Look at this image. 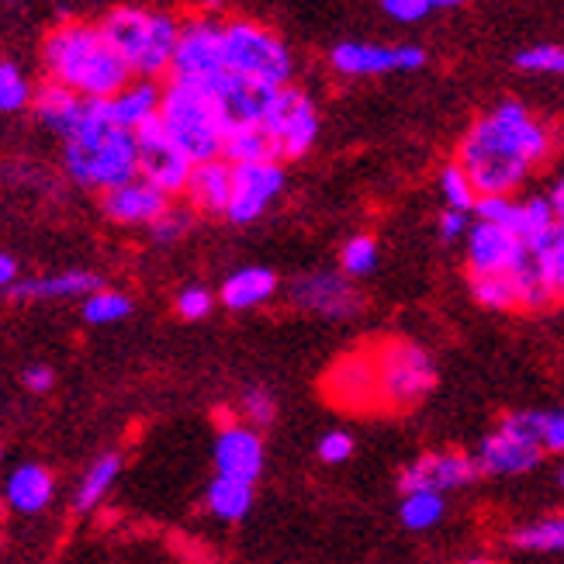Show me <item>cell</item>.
Here are the masks:
<instances>
[{
    "instance_id": "1",
    "label": "cell",
    "mask_w": 564,
    "mask_h": 564,
    "mask_svg": "<svg viewBox=\"0 0 564 564\" xmlns=\"http://www.w3.org/2000/svg\"><path fill=\"white\" fill-rule=\"evenodd\" d=\"M547 156L551 132L520 101H502L478 118L457 145V163L478 194H512Z\"/></svg>"
},
{
    "instance_id": "2",
    "label": "cell",
    "mask_w": 564,
    "mask_h": 564,
    "mask_svg": "<svg viewBox=\"0 0 564 564\" xmlns=\"http://www.w3.org/2000/svg\"><path fill=\"white\" fill-rule=\"evenodd\" d=\"M42 66L48 84L80 94L84 101H108V97H115L135 80L129 63L105 39L101 24L84 21H66L45 35Z\"/></svg>"
},
{
    "instance_id": "3",
    "label": "cell",
    "mask_w": 564,
    "mask_h": 564,
    "mask_svg": "<svg viewBox=\"0 0 564 564\" xmlns=\"http://www.w3.org/2000/svg\"><path fill=\"white\" fill-rule=\"evenodd\" d=\"M63 166H66V174H69L73 184L108 194V191L139 177L135 135L115 129L111 121L101 115V105H97V115L90 118V126L66 142Z\"/></svg>"
},
{
    "instance_id": "4",
    "label": "cell",
    "mask_w": 564,
    "mask_h": 564,
    "mask_svg": "<svg viewBox=\"0 0 564 564\" xmlns=\"http://www.w3.org/2000/svg\"><path fill=\"white\" fill-rule=\"evenodd\" d=\"M101 32L115 45V53L129 63L135 80H156L163 73H170L181 21L166 11L126 4L105 14Z\"/></svg>"
},
{
    "instance_id": "5",
    "label": "cell",
    "mask_w": 564,
    "mask_h": 564,
    "mask_svg": "<svg viewBox=\"0 0 564 564\" xmlns=\"http://www.w3.org/2000/svg\"><path fill=\"white\" fill-rule=\"evenodd\" d=\"M160 126L181 145V153L191 163H208V160L223 156L226 121L218 115V105L208 87L170 80L163 87Z\"/></svg>"
},
{
    "instance_id": "6",
    "label": "cell",
    "mask_w": 564,
    "mask_h": 564,
    "mask_svg": "<svg viewBox=\"0 0 564 564\" xmlns=\"http://www.w3.org/2000/svg\"><path fill=\"white\" fill-rule=\"evenodd\" d=\"M223 53L226 69L242 80H253L263 87H291L294 77V56L291 48L260 21L236 18L223 24Z\"/></svg>"
},
{
    "instance_id": "7",
    "label": "cell",
    "mask_w": 564,
    "mask_h": 564,
    "mask_svg": "<svg viewBox=\"0 0 564 564\" xmlns=\"http://www.w3.org/2000/svg\"><path fill=\"white\" fill-rule=\"evenodd\" d=\"M375 350L378 367V391H381V409H412L430 395L436 384L433 357L415 347L409 339H388Z\"/></svg>"
},
{
    "instance_id": "8",
    "label": "cell",
    "mask_w": 564,
    "mask_h": 564,
    "mask_svg": "<svg viewBox=\"0 0 564 564\" xmlns=\"http://www.w3.org/2000/svg\"><path fill=\"white\" fill-rule=\"evenodd\" d=\"M226 53H223V24L215 18H187L181 21V35L174 59H170V80L212 87L226 77Z\"/></svg>"
},
{
    "instance_id": "9",
    "label": "cell",
    "mask_w": 564,
    "mask_h": 564,
    "mask_svg": "<svg viewBox=\"0 0 564 564\" xmlns=\"http://www.w3.org/2000/svg\"><path fill=\"white\" fill-rule=\"evenodd\" d=\"M263 129L271 135L278 160H302L318 139V108L299 87H281L263 118Z\"/></svg>"
},
{
    "instance_id": "10",
    "label": "cell",
    "mask_w": 564,
    "mask_h": 564,
    "mask_svg": "<svg viewBox=\"0 0 564 564\" xmlns=\"http://www.w3.org/2000/svg\"><path fill=\"white\" fill-rule=\"evenodd\" d=\"M135 145H139V177L142 181L160 187L166 198L187 191L194 163L181 153V145L163 132L160 118L135 132Z\"/></svg>"
},
{
    "instance_id": "11",
    "label": "cell",
    "mask_w": 564,
    "mask_h": 564,
    "mask_svg": "<svg viewBox=\"0 0 564 564\" xmlns=\"http://www.w3.org/2000/svg\"><path fill=\"white\" fill-rule=\"evenodd\" d=\"M329 63L343 77H381V73H412L426 63L420 45H378V42H339Z\"/></svg>"
},
{
    "instance_id": "12",
    "label": "cell",
    "mask_w": 564,
    "mask_h": 564,
    "mask_svg": "<svg viewBox=\"0 0 564 564\" xmlns=\"http://www.w3.org/2000/svg\"><path fill=\"white\" fill-rule=\"evenodd\" d=\"M291 302L302 312L323 318H354L364 312V294L354 288L347 274L336 271H312L291 281Z\"/></svg>"
},
{
    "instance_id": "13",
    "label": "cell",
    "mask_w": 564,
    "mask_h": 564,
    "mask_svg": "<svg viewBox=\"0 0 564 564\" xmlns=\"http://www.w3.org/2000/svg\"><path fill=\"white\" fill-rule=\"evenodd\" d=\"M481 478V468L471 454H457V451H433L415 457L409 468H402L399 475V488L402 496L409 492H436L444 496L451 488H464Z\"/></svg>"
},
{
    "instance_id": "14",
    "label": "cell",
    "mask_w": 564,
    "mask_h": 564,
    "mask_svg": "<svg viewBox=\"0 0 564 564\" xmlns=\"http://www.w3.org/2000/svg\"><path fill=\"white\" fill-rule=\"evenodd\" d=\"M281 191H284V166L278 160L232 166V202L226 218L232 226H250L278 202Z\"/></svg>"
},
{
    "instance_id": "15",
    "label": "cell",
    "mask_w": 564,
    "mask_h": 564,
    "mask_svg": "<svg viewBox=\"0 0 564 564\" xmlns=\"http://www.w3.org/2000/svg\"><path fill=\"white\" fill-rule=\"evenodd\" d=\"M326 395L343 409H381L375 350H354L339 357L326 375Z\"/></svg>"
},
{
    "instance_id": "16",
    "label": "cell",
    "mask_w": 564,
    "mask_h": 564,
    "mask_svg": "<svg viewBox=\"0 0 564 564\" xmlns=\"http://www.w3.org/2000/svg\"><path fill=\"white\" fill-rule=\"evenodd\" d=\"M212 457H215V475L253 485L263 475V460H267L263 436L247 423H229L218 430Z\"/></svg>"
},
{
    "instance_id": "17",
    "label": "cell",
    "mask_w": 564,
    "mask_h": 564,
    "mask_svg": "<svg viewBox=\"0 0 564 564\" xmlns=\"http://www.w3.org/2000/svg\"><path fill=\"white\" fill-rule=\"evenodd\" d=\"M527 260V247L517 232L475 223L468 229V267L471 278L485 274H512Z\"/></svg>"
},
{
    "instance_id": "18",
    "label": "cell",
    "mask_w": 564,
    "mask_h": 564,
    "mask_svg": "<svg viewBox=\"0 0 564 564\" xmlns=\"http://www.w3.org/2000/svg\"><path fill=\"white\" fill-rule=\"evenodd\" d=\"M215 105H218V115L226 121V132L229 129H242V126H263L267 111H271V101H274V87H263V84H253V80H242L236 73H226L223 80L208 87Z\"/></svg>"
},
{
    "instance_id": "19",
    "label": "cell",
    "mask_w": 564,
    "mask_h": 564,
    "mask_svg": "<svg viewBox=\"0 0 564 564\" xmlns=\"http://www.w3.org/2000/svg\"><path fill=\"white\" fill-rule=\"evenodd\" d=\"M32 111L48 132H56L63 142H69L90 126V118L97 115V101H84L80 94L45 80L32 97Z\"/></svg>"
},
{
    "instance_id": "20",
    "label": "cell",
    "mask_w": 564,
    "mask_h": 564,
    "mask_svg": "<svg viewBox=\"0 0 564 564\" xmlns=\"http://www.w3.org/2000/svg\"><path fill=\"white\" fill-rule=\"evenodd\" d=\"M544 451L530 444V440L517 436L512 430L499 426L496 433H488L478 447V468L488 478H512V475H527L541 464Z\"/></svg>"
},
{
    "instance_id": "21",
    "label": "cell",
    "mask_w": 564,
    "mask_h": 564,
    "mask_svg": "<svg viewBox=\"0 0 564 564\" xmlns=\"http://www.w3.org/2000/svg\"><path fill=\"white\" fill-rule=\"evenodd\" d=\"M166 208H170L166 194L160 187H153L150 181H142V177L101 194L105 218H111V223H118V226H145V229H150Z\"/></svg>"
},
{
    "instance_id": "22",
    "label": "cell",
    "mask_w": 564,
    "mask_h": 564,
    "mask_svg": "<svg viewBox=\"0 0 564 564\" xmlns=\"http://www.w3.org/2000/svg\"><path fill=\"white\" fill-rule=\"evenodd\" d=\"M101 105V115L111 121L115 129L121 132H139L142 126L160 118V105H163V87L156 80H132L126 90H118L108 101H97Z\"/></svg>"
},
{
    "instance_id": "23",
    "label": "cell",
    "mask_w": 564,
    "mask_h": 564,
    "mask_svg": "<svg viewBox=\"0 0 564 564\" xmlns=\"http://www.w3.org/2000/svg\"><path fill=\"white\" fill-rule=\"evenodd\" d=\"M184 194H187L191 212L226 215L229 202H232V163H226L223 156L208 160V163H194Z\"/></svg>"
},
{
    "instance_id": "24",
    "label": "cell",
    "mask_w": 564,
    "mask_h": 564,
    "mask_svg": "<svg viewBox=\"0 0 564 564\" xmlns=\"http://www.w3.org/2000/svg\"><path fill=\"white\" fill-rule=\"evenodd\" d=\"M56 496V475L45 464H18L4 481V499L21 517H39Z\"/></svg>"
},
{
    "instance_id": "25",
    "label": "cell",
    "mask_w": 564,
    "mask_h": 564,
    "mask_svg": "<svg viewBox=\"0 0 564 564\" xmlns=\"http://www.w3.org/2000/svg\"><path fill=\"white\" fill-rule=\"evenodd\" d=\"M105 281L94 271H63V274H45L32 281H18L11 288V299L18 302H66V299H87V294L101 291Z\"/></svg>"
},
{
    "instance_id": "26",
    "label": "cell",
    "mask_w": 564,
    "mask_h": 564,
    "mask_svg": "<svg viewBox=\"0 0 564 564\" xmlns=\"http://www.w3.org/2000/svg\"><path fill=\"white\" fill-rule=\"evenodd\" d=\"M278 294V274L267 267H242V271L229 274L223 284V305L232 312H250L263 302H271Z\"/></svg>"
},
{
    "instance_id": "27",
    "label": "cell",
    "mask_w": 564,
    "mask_h": 564,
    "mask_svg": "<svg viewBox=\"0 0 564 564\" xmlns=\"http://www.w3.org/2000/svg\"><path fill=\"white\" fill-rule=\"evenodd\" d=\"M205 506L215 520L223 523H239L250 517L253 509V485L247 481H236V478H223L215 475L205 488Z\"/></svg>"
},
{
    "instance_id": "28",
    "label": "cell",
    "mask_w": 564,
    "mask_h": 564,
    "mask_svg": "<svg viewBox=\"0 0 564 564\" xmlns=\"http://www.w3.org/2000/svg\"><path fill=\"white\" fill-rule=\"evenodd\" d=\"M118 475H121V454L108 451V454L97 457L90 468L84 471L77 492H73V512H80V517H84V512L101 506L108 499V492L115 488Z\"/></svg>"
},
{
    "instance_id": "29",
    "label": "cell",
    "mask_w": 564,
    "mask_h": 564,
    "mask_svg": "<svg viewBox=\"0 0 564 564\" xmlns=\"http://www.w3.org/2000/svg\"><path fill=\"white\" fill-rule=\"evenodd\" d=\"M223 160L232 166H247V163H271L278 160V150L263 126H242L229 129L223 142ZM281 163V160H278Z\"/></svg>"
},
{
    "instance_id": "30",
    "label": "cell",
    "mask_w": 564,
    "mask_h": 564,
    "mask_svg": "<svg viewBox=\"0 0 564 564\" xmlns=\"http://www.w3.org/2000/svg\"><path fill=\"white\" fill-rule=\"evenodd\" d=\"M132 315V299L126 291H115V288H101L84 299V323L87 326H115V323H126Z\"/></svg>"
},
{
    "instance_id": "31",
    "label": "cell",
    "mask_w": 564,
    "mask_h": 564,
    "mask_svg": "<svg viewBox=\"0 0 564 564\" xmlns=\"http://www.w3.org/2000/svg\"><path fill=\"white\" fill-rule=\"evenodd\" d=\"M471 294L475 302L492 308V312H512L520 308V284L517 274H485V278H471Z\"/></svg>"
},
{
    "instance_id": "32",
    "label": "cell",
    "mask_w": 564,
    "mask_h": 564,
    "mask_svg": "<svg viewBox=\"0 0 564 564\" xmlns=\"http://www.w3.org/2000/svg\"><path fill=\"white\" fill-rule=\"evenodd\" d=\"M557 212L551 205V198H527L520 202V223H517V236L523 239V247H533V242H541L544 236H551L557 229Z\"/></svg>"
},
{
    "instance_id": "33",
    "label": "cell",
    "mask_w": 564,
    "mask_h": 564,
    "mask_svg": "<svg viewBox=\"0 0 564 564\" xmlns=\"http://www.w3.org/2000/svg\"><path fill=\"white\" fill-rule=\"evenodd\" d=\"M517 284H520V312H547L554 302H557V291L541 278V271L533 267V260H530V253H527V260L517 267Z\"/></svg>"
},
{
    "instance_id": "34",
    "label": "cell",
    "mask_w": 564,
    "mask_h": 564,
    "mask_svg": "<svg viewBox=\"0 0 564 564\" xmlns=\"http://www.w3.org/2000/svg\"><path fill=\"white\" fill-rule=\"evenodd\" d=\"M527 253H530V260H533L536 271H541V278H544L554 291H561V284H564V229L557 226L551 236H544L541 242H533V247H527Z\"/></svg>"
},
{
    "instance_id": "35",
    "label": "cell",
    "mask_w": 564,
    "mask_h": 564,
    "mask_svg": "<svg viewBox=\"0 0 564 564\" xmlns=\"http://www.w3.org/2000/svg\"><path fill=\"white\" fill-rule=\"evenodd\" d=\"M440 194H444V202H447V208L451 212H475V205H478V187L471 184V177L464 174V166L454 160V163H447L444 170H440Z\"/></svg>"
},
{
    "instance_id": "36",
    "label": "cell",
    "mask_w": 564,
    "mask_h": 564,
    "mask_svg": "<svg viewBox=\"0 0 564 564\" xmlns=\"http://www.w3.org/2000/svg\"><path fill=\"white\" fill-rule=\"evenodd\" d=\"M444 496H436V492H409L402 496V509H399V517L409 530L415 533H423L430 527H436L440 520H444Z\"/></svg>"
},
{
    "instance_id": "37",
    "label": "cell",
    "mask_w": 564,
    "mask_h": 564,
    "mask_svg": "<svg viewBox=\"0 0 564 564\" xmlns=\"http://www.w3.org/2000/svg\"><path fill=\"white\" fill-rule=\"evenodd\" d=\"M339 267H343V274H347L350 281L375 274V267H378V242L371 236L347 239V242H343V250H339Z\"/></svg>"
},
{
    "instance_id": "38",
    "label": "cell",
    "mask_w": 564,
    "mask_h": 564,
    "mask_svg": "<svg viewBox=\"0 0 564 564\" xmlns=\"http://www.w3.org/2000/svg\"><path fill=\"white\" fill-rule=\"evenodd\" d=\"M32 84L29 77L14 66V63H0V111L4 115H14V111H24L32 108Z\"/></svg>"
},
{
    "instance_id": "39",
    "label": "cell",
    "mask_w": 564,
    "mask_h": 564,
    "mask_svg": "<svg viewBox=\"0 0 564 564\" xmlns=\"http://www.w3.org/2000/svg\"><path fill=\"white\" fill-rule=\"evenodd\" d=\"M475 215H478V223H485V226H499V229L517 232L520 202L512 198V194H481L478 205H475Z\"/></svg>"
},
{
    "instance_id": "40",
    "label": "cell",
    "mask_w": 564,
    "mask_h": 564,
    "mask_svg": "<svg viewBox=\"0 0 564 564\" xmlns=\"http://www.w3.org/2000/svg\"><path fill=\"white\" fill-rule=\"evenodd\" d=\"M460 4H468V0H381V11L399 24H415V21H423L430 11L460 8Z\"/></svg>"
},
{
    "instance_id": "41",
    "label": "cell",
    "mask_w": 564,
    "mask_h": 564,
    "mask_svg": "<svg viewBox=\"0 0 564 564\" xmlns=\"http://www.w3.org/2000/svg\"><path fill=\"white\" fill-rule=\"evenodd\" d=\"M191 226H194V212L170 205L150 226V236H153V242H160V247H174V242H181L191 232Z\"/></svg>"
},
{
    "instance_id": "42",
    "label": "cell",
    "mask_w": 564,
    "mask_h": 564,
    "mask_svg": "<svg viewBox=\"0 0 564 564\" xmlns=\"http://www.w3.org/2000/svg\"><path fill=\"white\" fill-rule=\"evenodd\" d=\"M239 409H242V420H247V426H271L274 415H278V402L267 388H247L239 399Z\"/></svg>"
},
{
    "instance_id": "43",
    "label": "cell",
    "mask_w": 564,
    "mask_h": 564,
    "mask_svg": "<svg viewBox=\"0 0 564 564\" xmlns=\"http://www.w3.org/2000/svg\"><path fill=\"white\" fill-rule=\"evenodd\" d=\"M517 66L527 73H557V77H564V45H530L517 53Z\"/></svg>"
},
{
    "instance_id": "44",
    "label": "cell",
    "mask_w": 564,
    "mask_h": 564,
    "mask_svg": "<svg viewBox=\"0 0 564 564\" xmlns=\"http://www.w3.org/2000/svg\"><path fill=\"white\" fill-rule=\"evenodd\" d=\"M174 308H177L181 318H187V323H202V318H208L212 308H215V294L208 288H202V284H187L177 294Z\"/></svg>"
},
{
    "instance_id": "45",
    "label": "cell",
    "mask_w": 564,
    "mask_h": 564,
    "mask_svg": "<svg viewBox=\"0 0 564 564\" xmlns=\"http://www.w3.org/2000/svg\"><path fill=\"white\" fill-rule=\"evenodd\" d=\"M354 457V436L347 430H333L318 440V460L323 464H343Z\"/></svg>"
},
{
    "instance_id": "46",
    "label": "cell",
    "mask_w": 564,
    "mask_h": 564,
    "mask_svg": "<svg viewBox=\"0 0 564 564\" xmlns=\"http://www.w3.org/2000/svg\"><path fill=\"white\" fill-rule=\"evenodd\" d=\"M541 451L544 454H564V412H544Z\"/></svg>"
},
{
    "instance_id": "47",
    "label": "cell",
    "mask_w": 564,
    "mask_h": 564,
    "mask_svg": "<svg viewBox=\"0 0 564 564\" xmlns=\"http://www.w3.org/2000/svg\"><path fill=\"white\" fill-rule=\"evenodd\" d=\"M56 384V371L53 367H45V364H35L24 371V388L32 391V395H45V391H53Z\"/></svg>"
},
{
    "instance_id": "48",
    "label": "cell",
    "mask_w": 564,
    "mask_h": 564,
    "mask_svg": "<svg viewBox=\"0 0 564 564\" xmlns=\"http://www.w3.org/2000/svg\"><path fill=\"white\" fill-rule=\"evenodd\" d=\"M468 215L464 212H444L440 215V239H447V242H454V239H460V236H468Z\"/></svg>"
},
{
    "instance_id": "49",
    "label": "cell",
    "mask_w": 564,
    "mask_h": 564,
    "mask_svg": "<svg viewBox=\"0 0 564 564\" xmlns=\"http://www.w3.org/2000/svg\"><path fill=\"white\" fill-rule=\"evenodd\" d=\"M18 284V260L11 253H0V288L11 291Z\"/></svg>"
},
{
    "instance_id": "50",
    "label": "cell",
    "mask_w": 564,
    "mask_h": 564,
    "mask_svg": "<svg viewBox=\"0 0 564 564\" xmlns=\"http://www.w3.org/2000/svg\"><path fill=\"white\" fill-rule=\"evenodd\" d=\"M551 205H554V212H557V223L564 218V177L554 184V191H551Z\"/></svg>"
},
{
    "instance_id": "51",
    "label": "cell",
    "mask_w": 564,
    "mask_h": 564,
    "mask_svg": "<svg viewBox=\"0 0 564 564\" xmlns=\"http://www.w3.org/2000/svg\"><path fill=\"white\" fill-rule=\"evenodd\" d=\"M202 8H208V11H215V8H223V0H202Z\"/></svg>"
},
{
    "instance_id": "52",
    "label": "cell",
    "mask_w": 564,
    "mask_h": 564,
    "mask_svg": "<svg viewBox=\"0 0 564 564\" xmlns=\"http://www.w3.org/2000/svg\"><path fill=\"white\" fill-rule=\"evenodd\" d=\"M464 564H496V561H488V557H471V561H464Z\"/></svg>"
},
{
    "instance_id": "53",
    "label": "cell",
    "mask_w": 564,
    "mask_h": 564,
    "mask_svg": "<svg viewBox=\"0 0 564 564\" xmlns=\"http://www.w3.org/2000/svg\"><path fill=\"white\" fill-rule=\"evenodd\" d=\"M557 485L564 488V464H561V471H557Z\"/></svg>"
},
{
    "instance_id": "54",
    "label": "cell",
    "mask_w": 564,
    "mask_h": 564,
    "mask_svg": "<svg viewBox=\"0 0 564 564\" xmlns=\"http://www.w3.org/2000/svg\"><path fill=\"white\" fill-rule=\"evenodd\" d=\"M557 299H564V284H561V291H557Z\"/></svg>"
},
{
    "instance_id": "55",
    "label": "cell",
    "mask_w": 564,
    "mask_h": 564,
    "mask_svg": "<svg viewBox=\"0 0 564 564\" xmlns=\"http://www.w3.org/2000/svg\"><path fill=\"white\" fill-rule=\"evenodd\" d=\"M561 229H564V218H561Z\"/></svg>"
}]
</instances>
